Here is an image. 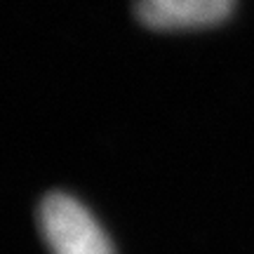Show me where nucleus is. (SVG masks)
Segmentation results:
<instances>
[{"label":"nucleus","instance_id":"nucleus-1","mask_svg":"<svg viewBox=\"0 0 254 254\" xmlns=\"http://www.w3.org/2000/svg\"><path fill=\"white\" fill-rule=\"evenodd\" d=\"M38 219L52 254H113L104 228L71 195H47Z\"/></svg>","mask_w":254,"mask_h":254},{"label":"nucleus","instance_id":"nucleus-2","mask_svg":"<svg viewBox=\"0 0 254 254\" xmlns=\"http://www.w3.org/2000/svg\"><path fill=\"white\" fill-rule=\"evenodd\" d=\"M136 14L158 31L207 28L231 14L233 0H136Z\"/></svg>","mask_w":254,"mask_h":254}]
</instances>
